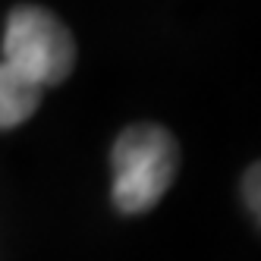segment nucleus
<instances>
[{
	"label": "nucleus",
	"mask_w": 261,
	"mask_h": 261,
	"mask_svg": "<svg viewBox=\"0 0 261 261\" xmlns=\"http://www.w3.org/2000/svg\"><path fill=\"white\" fill-rule=\"evenodd\" d=\"M110 167H114V204L123 214H142L161 201L176 176V139L154 123L129 126L114 142Z\"/></svg>",
	"instance_id": "obj_1"
},
{
	"label": "nucleus",
	"mask_w": 261,
	"mask_h": 261,
	"mask_svg": "<svg viewBox=\"0 0 261 261\" xmlns=\"http://www.w3.org/2000/svg\"><path fill=\"white\" fill-rule=\"evenodd\" d=\"M4 63L44 91L69 79L76 66V41L50 10L22 4L7 16Z\"/></svg>",
	"instance_id": "obj_2"
},
{
	"label": "nucleus",
	"mask_w": 261,
	"mask_h": 261,
	"mask_svg": "<svg viewBox=\"0 0 261 261\" xmlns=\"http://www.w3.org/2000/svg\"><path fill=\"white\" fill-rule=\"evenodd\" d=\"M41 88L25 82L19 72H13L7 63H0V129H13L25 123L41 104Z\"/></svg>",
	"instance_id": "obj_3"
},
{
	"label": "nucleus",
	"mask_w": 261,
	"mask_h": 261,
	"mask_svg": "<svg viewBox=\"0 0 261 261\" xmlns=\"http://www.w3.org/2000/svg\"><path fill=\"white\" fill-rule=\"evenodd\" d=\"M258 176H261V167L252 164L249 173H246V204L252 208L255 220H258V211H261V201H258Z\"/></svg>",
	"instance_id": "obj_4"
}]
</instances>
